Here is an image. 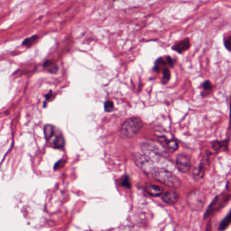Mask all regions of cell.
Instances as JSON below:
<instances>
[{
	"mask_svg": "<svg viewBox=\"0 0 231 231\" xmlns=\"http://www.w3.org/2000/svg\"><path fill=\"white\" fill-rule=\"evenodd\" d=\"M179 195L177 192L174 191H168L162 195V200L166 204L169 205H174L178 201Z\"/></svg>",
	"mask_w": 231,
	"mask_h": 231,
	"instance_id": "8",
	"label": "cell"
},
{
	"mask_svg": "<svg viewBox=\"0 0 231 231\" xmlns=\"http://www.w3.org/2000/svg\"><path fill=\"white\" fill-rule=\"evenodd\" d=\"M231 195L228 193H222L215 197L214 199L212 200L210 204L207 208L206 211H205L204 216V220L209 218L213 214H214L216 212L220 210L222 208H223L228 204Z\"/></svg>",
	"mask_w": 231,
	"mask_h": 231,
	"instance_id": "3",
	"label": "cell"
},
{
	"mask_svg": "<svg viewBox=\"0 0 231 231\" xmlns=\"http://www.w3.org/2000/svg\"><path fill=\"white\" fill-rule=\"evenodd\" d=\"M225 48L229 51H231V35H230L225 40Z\"/></svg>",
	"mask_w": 231,
	"mask_h": 231,
	"instance_id": "22",
	"label": "cell"
},
{
	"mask_svg": "<svg viewBox=\"0 0 231 231\" xmlns=\"http://www.w3.org/2000/svg\"><path fill=\"white\" fill-rule=\"evenodd\" d=\"M52 96H53L52 91H50L49 92V93H48V94H47V95H45V99H46V100H47V101L51 100V99L52 98Z\"/></svg>",
	"mask_w": 231,
	"mask_h": 231,
	"instance_id": "24",
	"label": "cell"
},
{
	"mask_svg": "<svg viewBox=\"0 0 231 231\" xmlns=\"http://www.w3.org/2000/svg\"><path fill=\"white\" fill-rule=\"evenodd\" d=\"M202 89L203 91L201 92V95L202 96H206L208 95V93H210V91L213 89V85L212 82L210 81H205L203 83H202Z\"/></svg>",
	"mask_w": 231,
	"mask_h": 231,
	"instance_id": "16",
	"label": "cell"
},
{
	"mask_svg": "<svg viewBox=\"0 0 231 231\" xmlns=\"http://www.w3.org/2000/svg\"><path fill=\"white\" fill-rule=\"evenodd\" d=\"M161 142L164 143L165 145L168 147V149L170 151H172V152H174V151H176L178 149V143L175 140H168L167 139H166L165 137L162 136Z\"/></svg>",
	"mask_w": 231,
	"mask_h": 231,
	"instance_id": "12",
	"label": "cell"
},
{
	"mask_svg": "<svg viewBox=\"0 0 231 231\" xmlns=\"http://www.w3.org/2000/svg\"><path fill=\"white\" fill-rule=\"evenodd\" d=\"M176 166L180 172L183 173L188 172L191 167L190 158L185 154H180L176 157Z\"/></svg>",
	"mask_w": 231,
	"mask_h": 231,
	"instance_id": "5",
	"label": "cell"
},
{
	"mask_svg": "<svg viewBox=\"0 0 231 231\" xmlns=\"http://www.w3.org/2000/svg\"><path fill=\"white\" fill-rule=\"evenodd\" d=\"M205 231H212V222L210 221H209L208 223L207 224L206 228H205Z\"/></svg>",
	"mask_w": 231,
	"mask_h": 231,
	"instance_id": "23",
	"label": "cell"
},
{
	"mask_svg": "<svg viewBox=\"0 0 231 231\" xmlns=\"http://www.w3.org/2000/svg\"><path fill=\"white\" fill-rule=\"evenodd\" d=\"M231 224V209L219 225V231H225Z\"/></svg>",
	"mask_w": 231,
	"mask_h": 231,
	"instance_id": "13",
	"label": "cell"
},
{
	"mask_svg": "<svg viewBox=\"0 0 231 231\" xmlns=\"http://www.w3.org/2000/svg\"><path fill=\"white\" fill-rule=\"evenodd\" d=\"M149 173L155 180L166 186L173 189H178L181 186L180 180L166 169L154 167L150 170Z\"/></svg>",
	"mask_w": 231,
	"mask_h": 231,
	"instance_id": "1",
	"label": "cell"
},
{
	"mask_svg": "<svg viewBox=\"0 0 231 231\" xmlns=\"http://www.w3.org/2000/svg\"><path fill=\"white\" fill-rule=\"evenodd\" d=\"M37 39H38V36L37 35L32 36V37L25 39V40L23 43V45H24V46H27V47H30L32 45H33L34 43L36 41H37Z\"/></svg>",
	"mask_w": 231,
	"mask_h": 231,
	"instance_id": "18",
	"label": "cell"
},
{
	"mask_svg": "<svg viewBox=\"0 0 231 231\" xmlns=\"http://www.w3.org/2000/svg\"><path fill=\"white\" fill-rule=\"evenodd\" d=\"M114 109V103L111 101H107V102L104 103V110L106 112H110L112 111Z\"/></svg>",
	"mask_w": 231,
	"mask_h": 231,
	"instance_id": "20",
	"label": "cell"
},
{
	"mask_svg": "<svg viewBox=\"0 0 231 231\" xmlns=\"http://www.w3.org/2000/svg\"><path fill=\"white\" fill-rule=\"evenodd\" d=\"M56 131V128L53 125L46 124L44 126V135L46 140L48 141L52 138V136L54 135Z\"/></svg>",
	"mask_w": 231,
	"mask_h": 231,
	"instance_id": "15",
	"label": "cell"
},
{
	"mask_svg": "<svg viewBox=\"0 0 231 231\" xmlns=\"http://www.w3.org/2000/svg\"><path fill=\"white\" fill-rule=\"evenodd\" d=\"M229 139H225L223 141H214L211 143V146L213 150L216 152L222 151H226L228 149Z\"/></svg>",
	"mask_w": 231,
	"mask_h": 231,
	"instance_id": "11",
	"label": "cell"
},
{
	"mask_svg": "<svg viewBox=\"0 0 231 231\" xmlns=\"http://www.w3.org/2000/svg\"><path fill=\"white\" fill-rule=\"evenodd\" d=\"M65 164H66V160H60L58 162H57L55 164V165H54L53 169L55 170H59L60 168H62L64 166Z\"/></svg>",
	"mask_w": 231,
	"mask_h": 231,
	"instance_id": "21",
	"label": "cell"
},
{
	"mask_svg": "<svg viewBox=\"0 0 231 231\" xmlns=\"http://www.w3.org/2000/svg\"><path fill=\"white\" fill-rule=\"evenodd\" d=\"M162 73H163V78H162V83L166 84L167 82L170 79V72L168 68H165L162 70Z\"/></svg>",
	"mask_w": 231,
	"mask_h": 231,
	"instance_id": "17",
	"label": "cell"
},
{
	"mask_svg": "<svg viewBox=\"0 0 231 231\" xmlns=\"http://www.w3.org/2000/svg\"><path fill=\"white\" fill-rule=\"evenodd\" d=\"M143 123L138 117H132L126 120L120 129V136L122 139H131L136 135L143 128Z\"/></svg>",
	"mask_w": 231,
	"mask_h": 231,
	"instance_id": "2",
	"label": "cell"
},
{
	"mask_svg": "<svg viewBox=\"0 0 231 231\" xmlns=\"http://www.w3.org/2000/svg\"><path fill=\"white\" fill-rule=\"evenodd\" d=\"M145 190L146 193L151 197H158L164 193V189L161 187H159L153 184H146Z\"/></svg>",
	"mask_w": 231,
	"mask_h": 231,
	"instance_id": "9",
	"label": "cell"
},
{
	"mask_svg": "<svg viewBox=\"0 0 231 231\" xmlns=\"http://www.w3.org/2000/svg\"><path fill=\"white\" fill-rule=\"evenodd\" d=\"M187 204L193 211H201L205 203V195L200 191H193L187 195Z\"/></svg>",
	"mask_w": 231,
	"mask_h": 231,
	"instance_id": "4",
	"label": "cell"
},
{
	"mask_svg": "<svg viewBox=\"0 0 231 231\" xmlns=\"http://www.w3.org/2000/svg\"><path fill=\"white\" fill-rule=\"evenodd\" d=\"M43 68L46 70H48L49 73L53 74L56 73L58 70V67H57V65L51 60L45 61V63L43 64Z\"/></svg>",
	"mask_w": 231,
	"mask_h": 231,
	"instance_id": "14",
	"label": "cell"
},
{
	"mask_svg": "<svg viewBox=\"0 0 231 231\" xmlns=\"http://www.w3.org/2000/svg\"><path fill=\"white\" fill-rule=\"evenodd\" d=\"M48 142L51 143L55 149H63L65 145V140L62 134L60 132L57 133L56 131Z\"/></svg>",
	"mask_w": 231,
	"mask_h": 231,
	"instance_id": "7",
	"label": "cell"
},
{
	"mask_svg": "<svg viewBox=\"0 0 231 231\" xmlns=\"http://www.w3.org/2000/svg\"><path fill=\"white\" fill-rule=\"evenodd\" d=\"M166 66L170 68L174 66V62L170 56H166L158 58L156 62V64H155L154 70L158 72L162 69L163 70L164 68H166Z\"/></svg>",
	"mask_w": 231,
	"mask_h": 231,
	"instance_id": "6",
	"label": "cell"
},
{
	"mask_svg": "<svg viewBox=\"0 0 231 231\" xmlns=\"http://www.w3.org/2000/svg\"><path fill=\"white\" fill-rule=\"evenodd\" d=\"M120 184L122 187H125V188L130 189L131 187V180H130V178L127 175H125L122 178Z\"/></svg>",
	"mask_w": 231,
	"mask_h": 231,
	"instance_id": "19",
	"label": "cell"
},
{
	"mask_svg": "<svg viewBox=\"0 0 231 231\" xmlns=\"http://www.w3.org/2000/svg\"><path fill=\"white\" fill-rule=\"evenodd\" d=\"M191 46V42L190 39L187 38L183 39V40L178 42L177 43L172 47V49L174 50L175 52H178V53H182L183 52H186L187 50H188Z\"/></svg>",
	"mask_w": 231,
	"mask_h": 231,
	"instance_id": "10",
	"label": "cell"
}]
</instances>
